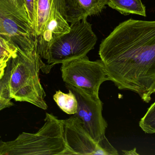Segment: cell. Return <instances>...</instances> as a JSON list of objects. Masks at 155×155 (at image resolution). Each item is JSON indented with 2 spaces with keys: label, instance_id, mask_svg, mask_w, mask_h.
I'll return each instance as SVG.
<instances>
[{
  "label": "cell",
  "instance_id": "1",
  "mask_svg": "<svg viewBox=\"0 0 155 155\" xmlns=\"http://www.w3.org/2000/svg\"><path fill=\"white\" fill-rule=\"evenodd\" d=\"M99 55L109 81L150 102L155 93V21L121 23L103 40Z\"/></svg>",
  "mask_w": 155,
  "mask_h": 155
},
{
  "label": "cell",
  "instance_id": "2",
  "mask_svg": "<svg viewBox=\"0 0 155 155\" xmlns=\"http://www.w3.org/2000/svg\"><path fill=\"white\" fill-rule=\"evenodd\" d=\"M53 67L43 62L36 50L27 52L18 49L16 56L9 61L5 71L10 97L46 110V93L40 81V71L48 74Z\"/></svg>",
  "mask_w": 155,
  "mask_h": 155
},
{
  "label": "cell",
  "instance_id": "3",
  "mask_svg": "<svg viewBox=\"0 0 155 155\" xmlns=\"http://www.w3.org/2000/svg\"><path fill=\"white\" fill-rule=\"evenodd\" d=\"M45 123L35 133H23L13 141L0 140V155H70L63 120L46 113Z\"/></svg>",
  "mask_w": 155,
  "mask_h": 155
},
{
  "label": "cell",
  "instance_id": "4",
  "mask_svg": "<svg viewBox=\"0 0 155 155\" xmlns=\"http://www.w3.org/2000/svg\"><path fill=\"white\" fill-rule=\"evenodd\" d=\"M70 31L60 36L49 48L47 63L54 66L87 56L97 41L92 25L87 19L70 25Z\"/></svg>",
  "mask_w": 155,
  "mask_h": 155
},
{
  "label": "cell",
  "instance_id": "5",
  "mask_svg": "<svg viewBox=\"0 0 155 155\" xmlns=\"http://www.w3.org/2000/svg\"><path fill=\"white\" fill-rule=\"evenodd\" d=\"M61 71L65 84L81 89L95 99L99 98L101 84L109 81L102 60L90 61L87 56L63 63Z\"/></svg>",
  "mask_w": 155,
  "mask_h": 155
},
{
  "label": "cell",
  "instance_id": "6",
  "mask_svg": "<svg viewBox=\"0 0 155 155\" xmlns=\"http://www.w3.org/2000/svg\"><path fill=\"white\" fill-rule=\"evenodd\" d=\"M0 34L18 49L36 50V35L23 7L0 0Z\"/></svg>",
  "mask_w": 155,
  "mask_h": 155
},
{
  "label": "cell",
  "instance_id": "7",
  "mask_svg": "<svg viewBox=\"0 0 155 155\" xmlns=\"http://www.w3.org/2000/svg\"><path fill=\"white\" fill-rule=\"evenodd\" d=\"M72 91L78 102L77 113L74 114L82 121L83 128L108 155H118L117 150L106 137L107 123L102 115L103 103L100 98L95 99L81 89L65 84Z\"/></svg>",
  "mask_w": 155,
  "mask_h": 155
},
{
  "label": "cell",
  "instance_id": "8",
  "mask_svg": "<svg viewBox=\"0 0 155 155\" xmlns=\"http://www.w3.org/2000/svg\"><path fill=\"white\" fill-rule=\"evenodd\" d=\"M64 140L70 155H108L84 129L82 121L73 115L63 120Z\"/></svg>",
  "mask_w": 155,
  "mask_h": 155
},
{
  "label": "cell",
  "instance_id": "9",
  "mask_svg": "<svg viewBox=\"0 0 155 155\" xmlns=\"http://www.w3.org/2000/svg\"><path fill=\"white\" fill-rule=\"evenodd\" d=\"M70 25L64 15L54 10L46 22L43 30L36 37V51L41 58L47 60L48 52L55 40L70 31Z\"/></svg>",
  "mask_w": 155,
  "mask_h": 155
},
{
  "label": "cell",
  "instance_id": "10",
  "mask_svg": "<svg viewBox=\"0 0 155 155\" xmlns=\"http://www.w3.org/2000/svg\"><path fill=\"white\" fill-rule=\"evenodd\" d=\"M64 16L68 22H75L99 13L107 0H63Z\"/></svg>",
  "mask_w": 155,
  "mask_h": 155
},
{
  "label": "cell",
  "instance_id": "11",
  "mask_svg": "<svg viewBox=\"0 0 155 155\" xmlns=\"http://www.w3.org/2000/svg\"><path fill=\"white\" fill-rule=\"evenodd\" d=\"M35 10L34 30L37 37L54 11H59L64 15L63 0H35Z\"/></svg>",
  "mask_w": 155,
  "mask_h": 155
},
{
  "label": "cell",
  "instance_id": "12",
  "mask_svg": "<svg viewBox=\"0 0 155 155\" xmlns=\"http://www.w3.org/2000/svg\"><path fill=\"white\" fill-rule=\"evenodd\" d=\"M107 5L124 15L134 14L146 16L145 6L141 0H107Z\"/></svg>",
  "mask_w": 155,
  "mask_h": 155
},
{
  "label": "cell",
  "instance_id": "13",
  "mask_svg": "<svg viewBox=\"0 0 155 155\" xmlns=\"http://www.w3.org/2000/svg\"><path fill=\"white\" fill-rule=\"evenodd\" d=\"M53 99L59 107L66 113L74 115L77 113L78 102L72 91L69 89V93H65L61 91L56 92Z\"/></svg>",
  "mask_w": 155,
  "mask_h": 155
},
{
  "label": "cell",
  "instance_id": "14",
  "mask_svg": "<svg viewBox=\"0 0 155 155\" xmlns=\"http://www.w3.org/2000/svg\"><path fill=\"white\" fill-rule=\"evenodd\" d=\"M139 125L141 129L146 133H155V102L148 108L143 117L141 118Z\"/></svg>",
  "mask_w": 155,
  "mask_h": 155
},
{
  "label": "cell",
  "instance_id": "15",
  "mask_svg": "<svg viewBox=\"0 0 155 155\" xmlns=\"http://www.w3.org/2000/svg\"><path fill=\"white\" fill-rule=\"evenodd\" d=\"M18 48L11 41L4 37L0 34V59L15 57L18 52Z\"/></svg>",
  "mask_w": 155,
  "mask_h": 155
},
{
  "label": "cell",
  "instance_id": "16",
  "mask_svg": "<svg viewBox=\"0 0 155 155\" xmlns=\"http://www.w3.org/2000/svg\"><path fill=\"white\" fill-rule=\"evenodd\" d=\"M12 99L9 96L7 84V76H4L0 81V111L13 106Z\"/></svg>",
  "mask_w": 155,
  "mask_h": 155
},
{
  "label": "cell",
  "instance_id": "17",
  "mask_svg": "<svg viewBox=\"0 0 155 155\" xmlns=\"http://www.w3.org/2000/svg\"><path fill=\"white\" fill-rule=\"evenodd\" d=\"M19 3L22 6L29 18L31 24L34 29L35 22V0H18Z\"/></svg>",
  "mask_w": 155,
  "mask_h": 155
},
{
  "label": "cell",
  "instance_id": "18",
  "mask_svg": "<svg viewBox=\"0 0 155 155\" xmlns=\"http://www.w3.org/2000/svg\"><path fill=\"white\" fill-rule=\"evenodd\" d=\"M10 59L11 58L9 57L0 59V81L2 79L5 74V70Z\"/></svg>",
  "mask_w": 155,
  "mask_h": 155
},
{
  "label": "cell",
  "instance_id": "19",
  "mask_svg": "<svg viewBox=\"0 0 155 155\" xmlns=\"http://www.w3.org/2000/svg\"><path fill=\"white\" fill-rule=\"evenodd\" d=\"M136 148H134L132 150L127 151V150H123V153L124 155H139V154L137 152Z\"/></svg>",
  "mask_w": 155,
  "mask_h": 155
},
{
  "label": "cell",
  "instance_id": "20",
  "mask_svg": "<svg viewBox=\"0 0 155 155\" xmlns=\"http://www.w3.org/2000/svg\"><path fill=\"white\" fill-rule=\"evenodd\" d=\"M8 1H9L10 2L12 3L14 5H16V6H19V5L21 6V5L19 4L18 0H8Z\"/></svg>",
  "mask_w": 155,
  "mask_h": 155
}]
</instances>
